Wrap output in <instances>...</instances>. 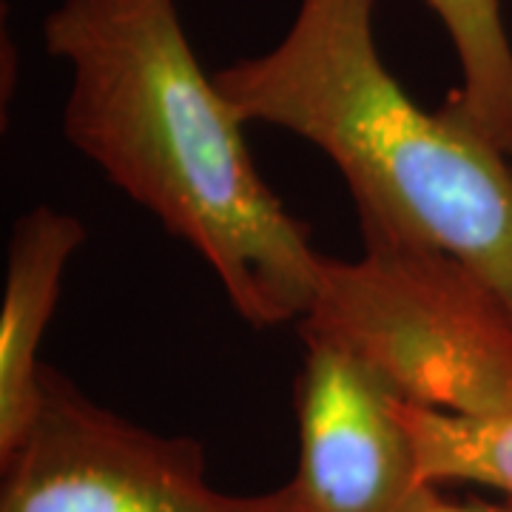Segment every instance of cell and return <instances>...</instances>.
<instances>
[{
	"mask_svg": "<svg viewBox=\"0 0 512 512\" xmlns=\"http://www.w3.org/2000/svg\"><path fill=\"white\" fill-rule=\"evenodd\" d=\"M86 245V225L35 205L9 237L0 305V464L26 439L40 404V342L60 302L72 256Z\"/></svg>",
	"mask_w": 512,
	"mask_h": 512,
	"instance_id": "cell-6",
	"label": "cell"
},
{
	"mask_svg": "<svg viewBox=\"0 0 512 512\" xmlns=\"http://www.w3.org/2000/svg\"><path fill=\"white\" fill-rule=\"evenodd\" d=\"M302 345L299 464L285 484L293 512H427L439 487L421 476L399 396L342 348Z\"/></svg>",
	"mask_w": 512,
	"mask_h": 512,
	"instance_id": "cell-5",
	"label": "cell"
},
{
	"mask_svg": "<svg viewBox=\"0 0 512 512\" xmlns=\"http://www.w3.org/2000/svg\"><path fill=\"white\" fill-rule=\"evenodd\" d=\"M356 259H319L302 339L350 353L399 399L458 416L512 410V308L427 239L362 225Z\"/></svg>",
	"mask_w": 512,
	"mask_h": 512,
	"instance_id": "cell-3",
	"label": "cell"
},
{
	"mask_svg": "<svg viewBox=\"0 0 512 512\" xmlns=\"http://www.w3.org/2000/svg\"><path fill=\"white\" fill-rule=\"evenodd\" d=\"M0 512H293L288 490L231 495L208 484L205 450L89 399L52 365L35 421L3 461Z\"/></svg>",
	"mask_w": 512,
	"mask_h": 512,
	"instance_id": "cell-4",
	"label": "cell"
},
{
	"mask_svg": "<svg viewBox=\"0 0 512 512\" xmlns=\"http://www.w3.org/2000/svg\"><path fill=\"white\" fill-rule=\"evenodd\" d=\"M399 416L430 487L484 484L512 498V410L458 416L399 399Z\"/></svg>",
	"mask_w": 512,
	"mask_h": 512,
	"instance_id": "cell-8",
	"label": "cell"
},
{
	"mask_svg": "<svg viewBox=\"0 0 512 512\" xmlns=\"http://www.w3.org/2000/svg\"><path fill=\"white\" fill-rule=\"evenodd\" d=\"M376 0H299L265 55L217 86L245 123L285 128L339 168L359 225L427 239L467 262L512 308L510 154L450 106L421 109L384 66Z\"/></svg>",
	"mask_w": 512,
	"mask_h": 512,
	"instance_id": "cell-2",
	"label": "cell"
},
{
	"mask_svg": "<svg viewBox=\"0 0 512 512\" xmlns=\"http://www.w3.org/2000/svg\"><path fill=\"white\" fill-rule=\"evenodd\" d=\"M427 512H512V498L504 501V504H493V501H453V498H444L436 490Z\"/></svg>",
	"mask_w": 512,
	"mask_h": 512,
	"instance_id": "cell-9",
	"label": "cell"
},
{
	"mask_svg": "<svg viewBox=\"0 0 512 512\" xmlns=\"http://www.w3.org/2000/svg\"><path fill=\"white\" fill-rule=\"evenodd\" d=\"M72 72L63 134L188 242L254 328L299 322L319 259L251 160L248 126L202 69L174 0H63L43 26Z\"/></svg>",
	"mask_w": 512,
	"mask_h": 512,
	"instance_id": "cell-1",
	"label": "cell"
},
{
	"mask_svg": "<svg viewBox=\"0 0 512 512\" xmlns=\"http://www.w3.org/2000/svg\"><path fill=\"white\" fill-rule=\"evenodd\" d=\"M450 37L461 69L444 106L512 157V40L501 0H424Z\"/></svg>",
	"mask_w": 512,
	"mask_h": 512,
	"instance_id": "cell-7",
	"label": "cell"
}]
</instances>
